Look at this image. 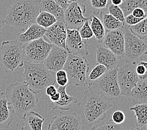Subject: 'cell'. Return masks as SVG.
Returning a JSON list of instances; mask_svg holds the SVG:
<instances>
[{
	"label": "cell",
	"mask_w": 147,
	"mask_h": 130,
	"mask_svg": "<svg viewBox=\"0 0 147 130\" xmlns=\"http://www.w3.org/2000/svg\"><path fill=\"white\" fill-rule=\"evenodd\" d=\"M111 107L110 100L95 91L88 90L84 92L75 112L81 118L83 126L92 128L105 118L107 111Z\"/></svg>",
	"instance_id": "obj_1"
},
{
	"label": "cell",
	"mask_w": 147,
	"mask_h": 130,
	"mask_svg": "<svg viewBox=\"0 0 147 130\" xmlns=\"http://www.w3.org/2000/svg\"><path fill=\"white\" fill-rule=\"evenodd\" d=\"M40 11V0H16L9 7L5 24L24 31L35 23Z\"/></svg>",
	"instance_id": "obj_2"
},
{
	"label": "cell",
	"mask_w": 147,
	"mask_h": 130,
	"mask_svg": "<svg viewBox=\"0 0 147 130\" xmlns=\"http://www.w3.org/2000/svg\"><path fill=\"white\" fill-rule=\"evenodd\" d=\"M5 93L7 100L20 119H23L28 112L37 106V93L31 90L24 82L11 84L6 88Z\"/></svg>",
	"instance_id": "obj_3"
},
{
	"label": "cell",
	"mask_w": 147,
	"mask_h": 130,
	"mask_svg": "<svg viewBox=\"0 0 147 130\" xmlns=\"http://www.w3.org/2000/svg\"><path fill=\"white\" fill-rule=\"evenodd\" d=\"M23 67L24 82L37 94L43 92L48 86L56 83L55 72L47 69L43 63L24 61Z\"/></svg>",
	"instance_id": "obj_4"
},
{
	"label": "cell",
	"mask_w": 147,
	"mask_h": 130,
	"mask_svg": "<svg viewBox=\"0 0 147 130\" xmlns=\"http://www.w3.org/2000/svg\"><path fill=\"white\" fill-rule=\"evenodd\" d=\"M24 62V44L15 41H3L0 46V66L6 73L23 67Z\"/></svg>",
	"instance_id": "obj_5"
},
{
	"label": "cell",
	"mask_w": 147,
	"mask_h": 130,
	"mask_svg": "<svg viewBox=\"0 0 147 130\" xmlns=\"http://www.w3.org/2000/svg\"><path fill=\"white\" fill-rule=\"evenodd\" d=\"M118 67L107 70L99 78L89 83V90L95 91L109 100L120 99L121 95L117 79Z\"/></svg>",
	"instance_id": "obj_6"
},
{
	"label": "cell",
	"mask_w": 147,
	"mask_h": 130,
	"mask_svg": "<svg viewBox=\"0 0 147 130\" xmlns=\"http://www.w3.org/2000/svg\"><path fill=\"white\" fill-rule=\"evenodd\" d=\"M67 74L68 84L76 86H85L88 84L89 64L85 57L68 54L63 68Z\"/></svg>",
	"instance_id": "obj_7"
},
{
	"label": "cell",
	"mask_w": 147,
	"mask_h": 130,
	"mask_svg": "<svg viewBox=\"0 0 147 130\" xmlns=\"http://www.w3.org/2000/svg\"><path fill=\"white\" fill-rule=\"evenodd\" d=\"M146 42L136 36L128 25H124V57L125 63L137 62L146 54Z\"/></svg>",
	"instance_id": "obj_8"
},
{
	"label": "cell",
	"mask_w": 147,
	"mask_h": 130,
	"mask_svg": "<svg viewBox=\"0 0 147 130\" xmlns=\"http://www.w3.org/2000/svg\"><path fill=\"white\" fill-rule=\"evenodd\" d=\"M136 65V62H131L118 66L117 79L121 96L127 98L131 89L138 82L139 78L135 71Z\"/></svg>",
	"instance_id": "obj_9"
},
{
	"label": "cell",
	"mask_w": 147,
	"mask_h": 130,
	"mask_svg": "<svg viewBox=\"0 0 147 130\" xmlns=\"http://www.w3.org/2000/svg\"><path fill=\"white\" fill-rule=\"evenodd\" d=\"M53 44L42 37L24 44V61L43 63L50 53Z\"/></svg>",
	"instance_id": "obj_10"
},
{
	"label": "cell",
	"mask_w": 147,
	"mask_h": 130,
	"mask_svg": "<svg viewBox=\"0 0 147 130\" xmlns=\"http://www.w3.org/2000/svg\"><path fill=\"white\" fill-rule=\"evenodd\" d=\"M82 119L76 112L62 111L51 119L48 130H80L82 127Z\"/></svg>",
	"instance_id": "obj_11"
},
{
	"label": "cell",
	"mask_w": 147,
	"mask_h": 130,
	"mask_svg": "<svg viewBox=\"0 0 147 130\" xmlns=\"http://www.w3.org/2000/svg\"><path fill=\"white\" fill-rule=\"evenodd\" d=\"M86 8L82 3H70L64 11V22L67 29L79 30L90 18L84 16Z\"/></svg>",
	"instance_id": "obj_12"
},
{
	"label": "cell",
	"mask_w": 147,
	"mask_h": 130,
	"mask_svg": "<svg viewBox=\"0 0 147 130\" xmlns=\"http://www.w3.org/2000/svg\"><path fill=\"white\" fill-rule=\"evenodd\" d=\"M101 43L116 55L120 59L123 58L124 26L117 30L107 31Z\"/></svg>",
	"instance_id": "obj_13"
},
{
	"label": "cell",
	"mask_w": 147,
	"mask_h": 130,
	"mask_svg": "<svg viewBox=\"0 0 147 130\" xmlns=\"http://www.w3.org/2000/svg\"><path fill=\"white\" fill-rule=\"evenodd\" d=\"M66 49L68 53L85 57L88 55V45L80 36L78 30L67 29Z\"/></svg>",
	"instance_id": "obj_14"
},
{
	"label": "cell",
	"mask_w": 147,
	"mask_h": 130,
	"mask_svg": "<svg viewBox=\"0 0 147 130\" xmlns=\"http://www.w3.org/2000/svg\"><path fill=\"white\" fill-rule=\"evenodd\" d=\"M67 28L64 22L57 21L53 25L47 29L43 35V39L53 45L66 49V39Z\"/></svg>",
	"instance_id": "obj_15"
},
{
	"label": "cell",
	"mask_w": 147,
	"mask_h": 130,
	"mask_svg": "<svg viewBox=\"0 0 147 130\" xmlns=\"http://www.w3.org/2000/svg\"><path fill=\"white\" fill-rule=\"evenodd\" d=\"M68 54V52L65 49L53 45L43 64L47 69L56 72L63 68Z\"/></svg>",
	"instance_id": "obj_16"
},
{
	"label": "cell",
	"mask_w": 147,
	"mask_h": 130,
	"mask_svg": "<svg viewBox=\"0 0 147 130\" xmlns=\"http://www.w3.org/2000/svg\"><path fill=\"white\" fill-rule=\"evenodd\" d=\"M120 59L103 45H98L96 50V61L104 65L107 70L118 67Z\"/></svg>",
	"instance_id": "obj_17"
},
{
	"label": "cell",
	"mask_w": 147,
	"mask_h": 130,
	"mask_svg": "<svg viewBox=\"0 0 147 130\" xmlns=\"http://www.w3.org/2000/svg\"><path fill=\"white\" fill-rule=\"evenodd\" d=\"M15 110L6 99L5 92L0 93V129H9L15 117Z\"/></svg>",
	"instance_id": "obj_18"
},
{
	"label": "cell",
	"mask_w": 147,
	"mask_h": 130,
	"mask_svg": "<svg viewBox=\"0 0 147 130\" xmlns=\"http://www.w3.org/2000/svg\"><path fill=\"white\" fill-rule=\"evenodd\" d=\"M128 101L133 105L147 103V79L139 80L127 96Z\"/></svg>",
	"instance_id": "obj_19"
},
{
	"label": "cell",
	"mask_w": 147,
	"mask_h": 130,
	"mask_svg": "<svg viewBox=\"0 0 147 130\" xmlns=\"http://www.w3.org/2000/svg\"><path fill=\"white\" fill-rule=\"evenodd\" d=\"M46 30L47 29L38 25L37 23H33L24 32L18 34L16 40L22 44H26L43 37Z\"/></svg>",
	"instance_id": "obj_20"
},
{
	"label": "cell",
	"mask_w": 147,
	"mask_h": 130,
	"mask_svg": "<svg viewBox=\"0 0 147 130\" xmlns=\"http://www.w3.org/2000/svg\"><path fill=\"white\" fill-rule=\"evenodd\" d=\"M66 87H67V86H59V88L57 89L59 93V100L57 102H55V103H53V106H50L53 111L55 110L68 111L71 108V104L76 103L77 102L78 100L76 98L69 95L66 93Z\"/></svg>",
	"instance_id": "obj_21"
},
{
	"label": "cell",
	"mask_w": 147,
	"mask_h": 130,
	"mask_svg": "<svg viewBox=\"0 0 147 130\" xmlns=\"http://www.w3.org/2000/svg\"><path fill=\"white\" fill-rule=\"evenodd\" d=\"M135 112L136 121V129H147V104L146 103L135 104L129 108Z\"/></svg>",
	"instance_id": "obj_22"
},
{
	"label": "cell",
	"mask_w": 147,
	"mask_h": 130,
	"mask_svg": "<svg viewBox=\"0 0 147 130\" xmlns=\"http://www.w3.org/2000/svg\"><path fill=\"white\" fill-rule=\"evenodd\" d=\"M41 11H47L53 15L57 21L64 22V10L53 0H40Z\"/></svg>",
	"instance_id": "obj_23"
},
{
	"label": "cell",
	"mask_w": 147,
	"mask_h": 130,
	"mask_svg": "<svg viewBox=\"0 0 147 130\" xmlns=\"http://www.w3.org/2000/svg\"><path fill=\"white\" fill-rule=\"evenodd\" d=\"M97 14L99 15V18L100 19L106 31L117 30L124 26L125 23L123 22H120V20L117 19L116 18L111 15L110 13L101 11L100 13Z\"/></svg>",
	"instance_id": "obj_24"
},
{
	"label": "cell",
	"mask_w": 147,
	"mask_h": 130,
	"mask_svg": "<svg viewBox=\"0 0 147 130\" xmlns=\"http://www.w3.org/2000/svg\"><path fill=\"white\" fill-rule=\"evenodd\" d=\"M23 120L28 126V128L32 130H41L42 129L45 118L41 117L40 115L33 111L28 112L24 117Z\"/></svg>",
	"instance_id": "obj_25"
},
{
	"label": "cell",
	"mask_w": 147,
	"mask_h": 130,
	"mask_svg": "<svg viewBox=\"0 0 147 130\" xmlns=\"http://www.w3.org/2000/svg\"><path fill=\"white\" fill-rule=\"evenodd\" d=\"M91 24H90L93 31V36L99 43H101L107 31L105 28L100 19L96 15H92L90 17Z\"/></svg>",
	"instance_id": "obj_26"
},
{
	"label": "cell",
	"mask_w": 147,
	"mask_h": 130,
	"mask_svg": "<svg viewBox=\"0 0 147 130\" xmlns=\"http://www.w3.org/2000/svg\"><path fill=\"white\" fill-rule=\"evenodd\" d=\"M126 16L131 14L133 10L137 8H143L147 11V0H124L119 6Z\"/></svg>",
	"instance_id": "obj_27"
},
{
	"label": "cell",
	"mask_w": 147,
	"mask_h": 130,
	"mask_svg": "<svg viewBox=\"0 0 147 130\" xmlns=\"http://www.w3.org/2000/svg\"><path fill=\"white\" fill-rule=\"evenodd\" d=\"M57 22L56 18L51 13L47 11H40L36 17L35 23L44 28L47 29Z\"/></svg>",
	"instance_id": "obj_28"
},
{
	"label": "cell",
	"mask_w": 147,
	"mask_h": 130,
	"mask_svg": "<svg viewBox=\"0 0 147 130\" xmlns=\"http://www.w3.org/2000/svg\"><path fill=\"white\" fill-rule=\"evenodd\" d=\"M146 18L142 20L141 22L136 23L135 25L128 26L132 33L135 34L136 36L143 40H146L147 37V24Z\"/></svg>",
	"instance_id": "obj_29"
},
{
	"label": "cell",
	"mask_w": 147,
	"mask_h": 130,
	"mask_svg": "<svg viewBox=\"0 0 147 130\" xmlns=\"http://www.w3.org/2000/svg\"><path fill=\"white\" fill-rule=\"evenodd\" d=\"M91 129L96 130H121L123 129V126L121 124H117L111 119H110L107 122L102 123L101 121L93 125Z\"/></svg>",
	"instance_id": "obj_30"
},
{
	"label": "cell",
	"mask_w": 147,
	"mask_h": 130,
	"mask_svg": "<svg viewBox=\"0 0 147 130\" xmlns=\"http://www.w3.org/2000/svg\"><path fill=\"white\" fill-rule=\"evenodd\" d=\"M106 8H107L108 13H110L111 15L116 18L117 19L120 20V22H123L125 23L124 14L120 6L114 5L108 1Z\"/></svg>",
	"instance_id": "obj_31"
},
{
	"label": "cell",
	"mask_w": 147,
	"mask_h": 130,
	"mask_svg": "<svg viewBox=\"0 0 147 130\" xmlns=\"http://www.w3.org/2000/svg\"><path fill=\"white\" fill-rule=\"evenodd\" d=\"M107 71V68L101 64H98L92 69V71L88 73V79L91 82H94V80L99 78L103 74Z\"/></svg>",
	"instance_id": "obj_32"
},
{
	"label": "cell",
	"mask_w": 147,
	"mask_h": 130,
	"mask_svg": "<svg viewBox=\"0 0 147 130\" xmlns=\"http://www.w3.org/2000/svg\"><path fill=\"white\" fill-rule=\"evenodd\" d=\"M89 21L90 20L86 21L78 30V32L80 33V36L83 40H89L94 36L93 31L90 25Z\"/></svg>",
	"instance_id": "obj_33"
},
{
	"label": "cell",
	"mask_w": 147,
	"mask_h": 130,
	"mask_svg": "<svg viewBox=\"0 0 147 130\" xmlns=\"http://www.w3.org/2000/svg\"><path fill=\"white\" fill-rule=\"evenodd\" d=\"M55 79L59 86H65L69 85L67 74L63 69L58 70L55 72Z\"/></svg>",
	"instance_id": "obj_34"
},
{
	"label": "cell",
	"mask_w": 147,
	"mask_h": 130,
	"mask_svg": "<svg viewBox=\"0 0 147 130\" xmlns=\"http://www.w3.org/2000/svg\"><path fill=\"white\" fill-rule=\"evenodd\" d=\"M135 71L138 76L139 80L147 79V63L146 61H140L136 65Z\"/></svg>",
	"instance_id": "obj_35"
},
{
	"label": "cell",
	"mask_w": 147,
	"mask_h": 130,
	"mask_svg": "<svg viewBox=\"0 0 147 130\" xmlns=\"http://www.w3.org/2000/svg\"><path fill=\"white\" fill-rule=\"evenodd\" d=\"M111 119L117 124H122L125 120V115L121 110H117L111 116Z\"/></svg>",
	"instance_id": "obj_36"
},
{
	"label": "cell",
	"mask_w": 147,
	"mask_h": 130,
	"mask_svg": "<svg viewBox=\"0 0 147 130\" xmlns=\"http://www.w3.org/2000/svg\"><path fill=\"white\" fill-rule=\"evenodd\" d=\"M143 20V19L142 18H138L134 16L132 14H129V15L125 16V24L128 26L135 25Z\"/></svg>",
	"instance_id": "obj_37"
},
{
	"label": "cell",
	"mask_w": 147,
	"mask_h": 130,
	"mask_svg": "<svg viewBox=\"0 0 147 130\" xmlns=\"http://www.w3.org/2000/svg\"><path fill=\"white\" fill-rule=\"evenodd\" d=\"M91 5L94 8L102 9L105 8L108 3V0H90Z\"/></svg>",
	"instance_id": "obj_38"
},
{
	"label": "cell",
	"mask_w": 147,
	"mask_h": 130,
	"mask_svg": "<svg viewBox=\"0 0 147 130\" xmlns=\"http://www.w3.org/2000/svg\"><path fill=\"white\" fill-rule=\"evenodd\" d=\"M134 16L138 18L144 19L146 18V11L141 8H137L133 10L131 13Z\"/></svg>",
	"instance_id": "obj_39"
},
{
	"label": "cell",
	"mask_w": 147,
	"mask_h": 130,
	"mask_svg": "<svg viewBox=\"0 0 147 130\" xmlns=\"http://www.w3.org/2000/svg\"><path fill=\"white\" fill-rule=\"evenodd\" d=\"M45 93L47 94L48 96H51L53 95L54 94L57 92L58 90L57 88H56L54 85H50L48 86L46 88H45Z\"/></svg>",
	"instance_id": "obj_40"
},
{
	"label": "cell",
	"mask_w": 147,
	"mask_h": 130,
	"mask_svg": "<svg viewBox=\"0 0 147 130\" xmlns=\"http://www.w3.org/2000/svg\"><path fill=\"white\" fill-rule=\"evenodd\" d=\"M53 1L60 6L64 11L67 8V7L69 6V3H70L68 0H53Z\"/></svg>",
	"instance_id": "obj_41"
},
{
	"label": "cell",
	"mask_w": 147,
	"mask_h": 130,
	"mask_svg": "<svg viewBox=\"0 0 147 130\" xmlns=\"http://www.w3.org/2000/svg\"><path fill=\"white\" fill-rule=\"evenodd\" d=\"M50 100L52 101V103H55V102H57L59 98V93L58 91H57V93L54 94L53 95L50 96Z\"/></svg>",
	"instance_id": "obj_42"
},
{
	"label": "cell",
	"mask_w": 147,
	"mask_h": 130,
	"mask_svg": "<svg viewBox=\"0 0 147 130\" xmlns=\"http://www.w3.org/2000/svg\"><path fill=\"white\" fill-rule=\"evenodd\" d=\"M123 1V0H110V3H111V4H113L114 5L120 6Z\"/></svg>",
	"instance_id": "obj_43"
},
{
	"label": "cell",
	"mask_w": 147,
	"mask_h": 130,
	"mask_svg": "<svg viewBox=\"0 0 147 130\" xmlns=\"http://www.w3.org/2000/svg\"><path fill=\"white\" fill-rule=\"evenodd\" d=\"M5 24V19H3L2 17L0 16V33H1V31Z\"/></svg>",
	"instance_id": "obj_44"
},
{
	"label": "cell",
	"mask_w": 147,
	"mask_h": 130,
	"mask_svg": "<svg viewBox=\"0 0 147 130\" xmlns=\"http://www.w3.org/2000/svg\"><path fill=\"white\" fill-rule=\"evenodd\" d=\"M69 3H83L86 1L87 0H68Z\"/></svg>",
	"instance_id": "obj_45"
},
{
	"label": "cell",
	"mask_w": 147,
	"mask_h": 130,
	"mask_svg": "<svg viewBox=\"0 0 147 130\" xmlns=\"http://www.w3.org/2000/svg\"><path fill=\"white\" fill-rule=\"evenodd\" d=\"M123 1H124V0H123Z\"/></svg>",
	"instance_id": "obj_46"
}]
</instances>
